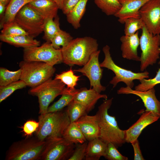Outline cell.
<instances>
[{
	"mask_svg": "<svg viewBox=\"0 0 160 160\" xmlns=\"http://www.w3.org/2000/svg\"><path fill=\"white\" fill-rule=\"evenodd\" d=\"M88 0H80L73 8L66 15L68 22L77 29L80 27V21L85 13Z\"/></svg>",
	"mask_w": 160,
	"mask_h": 160,
	"instance_id": "cell-24",
	"label": "cell"
},
{
	"mask_svg": "<svg viewBox=\"0 0 160 160\" xmlns=\"http://www.w3.org/2000/svg\"><path fill=\"white\" fill-rule=\"evenodd\" d=\"M28 35L9 36L0 35V39L2 41L17 47L24 49L39 46L40 41Z\"/></svg>",
	"mask_w": 160,
	"mask_h": 160,
	"instance_id": "cell-22",
	"label": "cell"
},
{
	"mask_svg": "<svg viewBox=\"0 0 160 160\" xmlns=\"http://www.w3.org/2000/svg\"><path fill=\"white\" fill-rule=\"evenodd\" d=\"M39 122V126L35 132L36 136L41 141L62 137L65 130L71 123L66 110L40 114Z\"/></svg>",
	"mask_w": 160,
	"mask_h": 160,
	"instance_id": "cell-3",
	"label": "cell"
},
{
	"mask_svg": "<svg viewBox=\"0 0 160 160\" xmlns=\"http://www.w3.org/2000/svg\"><path fill=\"white\" fill-rule=\"evenodd\" d=\"M159 63L160 65V61ZM139 81L140 83L135 87V90L144 91L154 87L156 85L160 84V67L153 78L149 79H143Z\"/></svg>",
	"mask_w": 160,
	"mask_h": 160,
	"instance_id": "cell-36",
	"label": "cell"
},
{
	"mask_svg": "<svg viewBox=\"0 0 160 160\" xmlns=\"http://www.w3.org/2000/svg\"><path fill=\"white\" fill-rule=\"evenodd\" d=\"M22 73L20 79L31 88L41 84L53 76L55 69L44 62L22 61L19 63Z\"/></svg>",
	"mask_w": 160,
	"mask_h": 160,
	"instance_id": "cell-5",
	"label": "cell"
},
{
	"mask_svg": "<svg viewBox=\"0 0 160 160\" xmlns=\"http://www.w3.org/2000/svg\"><path fill=\"white\" fill-rule=\"evenodd\" d=\"M113 98L105 99L98 107L97 115L100 128L99 138L105 143H111L118 148L125 142V130L119 128L115 116L108 112Z\"/></svg>",
	"mask_w": 160,
	"mask_h": 160,
	"instance_id": "cell-2",
	"label": "cell"
},
{
	"mask_svg": "<svg viewBox=\"0 0 160 160\" xmlns=\"http://www.w3.org/2000/svg\"><path fill=\"white\" fill-rule=\"evenodd\" d=\"M78 89L66 87L61 97L56 102L48 107L46 113L59 111L68 106L73 101Z\"/></svg>",
	"mask_w": 160,
	"mask_h": 160,
	"instance_id": "cell-25",
	"label": "cell"
},
{
	"mask_svg": "<svg viewBox=\"0 0 160 160\" xmlns=\"http://www.w3.org/2000/svg\"><path fill=\"white\" fill-rule=\"evenodd\" d=\"M39 126V121L29 120L27 121L23 127V131L25 135L29 137L36 132Z\"/></svg>",
	"mask_w": 160,
	"mask_h": 160,
	"instance_id": "cell-39",
	"label": "cell"
},
{
	"mask_svg": "<svg viewBox=\"0 0 160 160\" xmlns=\"http://www.w3.org/2000/svg\"><path fill=\"white\" fill-rule=\"evenodd\" d=\"M46 142V140H40L36 137L14 142L7 151L5 160H40Z\"/></svg>",
	"mask_w": 160,
	"mask_h": 160,
	"instance_id": "cell-4",
	"label": "cell"
},
{
	"mask_svg": "<svg viewBox=\"0 0 160 160\" xmlns=\"http://www.w3.org/2000/svg\"><path fill=\"white\" fill-rule=\"evenodd\" d=\"M127 86L122 87L117 90L118 94H133L140 97L146 108L145 111H150L160 118V101L155 95L154 87L144 91L133 90Z\"/></svg>",
	"mask_w": 160,
	"mask_h": 160,
	"instance_id": "cell-14",
	"label": "cell"
},
{
	"mask_svg": "<svg viewBox=\"0 0 160 160\" xmlns=\"http://www.w3.org/2000/svg\"><path fill=\"white\" fill-rule=\"evenodd\" d=\"M94 1L97 6L108 16L114 15L121 7L118 0H94Z\"/></svg>",
	"mask_w": 160,
	"mask_h": 160,
	"instance_id": "cell-28",
	"label": "cell"
},
{
	"mask_svg": "<svg viewBox=\"0 0 160 160\" xmlns=\"http://www.w3.org/2000/svg\"><path fill=\"white\" fill-rule=\"evenodd\" d=\"M65 86L60 80L51 78L30 89L29 94L38 98L40 114L47 113L50 104L56 97L64 92L66 88Z\"/></svg>",
	"mask_w": 160,
	"mask_h": 160,
	"instance_id": "cell-7",
	"label": "cell"
},
{
	"mask_svg": "<svg viewBox=\"0 0 160 160\" xmlns=\"http://www.w3.org/2000/svg\"><path fill=\"white\" fill-rule=\"evenodd\" d=\"M73 39L69 33L61 30L54 36L51 43L55 49H60L61 47L63 48L67 46Z\"/></svg>",
	"mask_w": 160,
	"mask_h": 160,
	"instance_id": "cell-35",
	"label": "cell"
},
{
	"mask_svg": "<svg viewBox=\"0 0 160 160\" xmlns=\"http://www.w3.org/2000/svg\"><path fill=\"white\" fill-rule=\"evenodd\" d=\"M87 141L82 143L75 144L72 154L68 160L85 159L88 142Z\"/></svg>",
	"mask_w": 160,
	"mask_h": 160,
	"instance_id": "cell-38",
	"label": "cell"
},
{
	"mask_svg": "<svg viewBox=\"0 0 160 160\" xmlns=\"http://www.w3.org/2000/svg\"><path fill=\"white\" fill-rule=\"evenodd\" d=\"M140 17L148 31L160 34V0H150L140 10Z\"/></svg>",
	"mask_w": 160,
	"mask_h": 160,
	"instance_id": "cell-13",
	"label": "cell"
},
{
	"mask_svg": "<svg viewBox=\"0 0 160 160\" xmlns=\"http://www.w3.org/2000/svg\"><path fill=\"white\" fill-rule=\"evenodd\" d=\"M76 122L87 141L99 138L100 131L97 116L84 115Z\"/></svg>",
	"mask_w": 160,
	"mask_h": 160,
	"instance_id": "cell-16",
	"label": "cell"
},
{
	"mask_svg": "<svg viewBox=\"0 0 160 160\" xmlns=\"http://www.w3.org/2000/svg\"><path fill=\"white\" fill-rule=\"evenodd\" d=\"M63 0H35L28 4L45 19L54 18L59 9H61Z\"/></svg>",
	"mask_w": 160,
	"mask_h": 160,
	"instance_id": "cell-17",
	"label": "cell"
},
{
	"mask_svg": "<svg viewBox=\"0 0 160 160\" xmlns=\"http://www.w3.org/2000/svg\"><path fill=\"white\" fill-rule=\"evenodd\" d=\"M45 19L28 4L16 15L15 20L31 36L34 38L43 31Z\"/></svg>",
	"mask_w": 160,
	"mask_h": 160,
	"instance_id": "cell-10",
	"label": "cell"
},
{
	"mask_svg": "<svg viewBox=\"0 0 160 160\" xmlns=\"http://www.w3.org/2000/svg\"><path fill=\"white\" fill-rule=\"evenodd\" d=\"M61 30L58 16L54 18L45 19L43 31L44 33V39L46 41L51 42L54 36Z\"/></svg>",
	"mask_w": 160,
	"mask_h": 160,
	"instance_id": "cell-27",
	"label": "cell"
},
{
	"mask_svg": "<svg viewBox=\"0 0 160 160\" xmlns=\"http://www.w3.org/2000/svg\"><path fill=\"white\" fill-rule=\"evenodd\" d=\"M80 0H63L61 10L63 13L66 15L78 3Z\"/></svg>",
	"mask_w": 160,
	"mask_h": 160,
	"instance_id": "cell-40",
	"label": "cell"
},
{
	"mask_svg": "<svg viewBox=\"0 0 160 160\" xmlns=\"http://www.w3.org/2000/svg\"><path fill=\"white\" fill-rule=\"evenodd\" d=\"M110 49V48L108 45L103 47V51L105 58L100 65L102 68H107L114 73L115 76L110 82V83L113 85V88L116 87L119 83L122 82L127 86L132 88L134 86V80H140L149 77V73L146 71L141 73H135L116 65L111 56Z\"/></svg>",
	"mask_w": 160,
	"mask_h": 160,
	"instance_id": "cell-6",
	"label": "cell"
},
{
	"mask_svg": "<svg viewBox=\"0 0 160 160\" xmlns=\"http://www.w3.org/2000/svg\"><path fill=\"white\" fill-rule=\"evenodd\" d=\"M98 46L97 40L90 37L73 39L67 46L60 49L63 63L70 66H84L98 50Z\"/></svg>",
	"mask_w": 160,
	"mask_h": 160,
	"instance_id": "cell-1",
	"label": "cell"
},
{
	"mask_svg": "<svg viewBox=\"0 0 160 160\" xmlns=\"http://www.w3.org/2000/svg\"><path fill=\"white\" fill-rule=\"evenodd\" d=\"M140 38L141 53L140 70L143 71L149 66L155 64L160 58V35L150 33L144 25Z\"/></svg>",
	"mask_w": 160,
	"mask_h": 160,
	"instance_id": "cell-8",
	"label": "cell"
},
{
	"mask_svg": "<svg viewBox=\"0 0 160 160\" xmlns=\"http://www.w3.org/2000/svg\"><path fill=\"white\" fill-rule=\"evenodd\" d=\"M23 58L25 61L43 62L53 66L63 63L61 49H55L47 41L41 46L24 49Z\"/></svg>",
	"mask_w": 160,
	"mask_h": 160,
	"instance_id": "cell-9",
	"label": "cell"
},
{
	"mask_svg": "<svg viewBox=\"0 0 160 160\" xmlns=\"http://www.w3.org/2000/svg\"><path fill=\"white\" fill-rule=\"evenodd\" d=\"M27 86L26 83L20 79L7 85L0 87V103L9 97L15 91Z\"/></svg>",
	"mask_w": 160,
	"mask_h": 160,
	"instance_id": "cell-32",
	"label": "cell"
},
{
	"mask_svg": "<svg viewBox=\"0 0 160 160\" xmlns=\"http://www.w3.org/2000/svg\"><path fill=\"white\" fill-rule=\"evenodd\" d=\"M80 76H76L74 74V71L72 69L63 71L60 74L56 75L55 79L60 80L67 87L71 89H74L79 80Z\"/></svg>",
	"mask_w": 160,
	"mask_h": 160,
	"instance_id": "cell-34",
	"label": "cell"
},
{
	"mask_svg": "<svg viewBox=\"0 0 160 160\" xmlns=\"http://www.w3.org/2000/svg\"><path fill=\"white\" fill-rule=\"evenodd\" d=\"M101 98L107 99L108 97L106 95L101 94L92 88L87 89L83 87L78 89L73 100L83 105L88 113L94 108L97 101Z\"/></svg>",
	"mask_w": 160,
	"mask_h": 160,
	"instance_id": "cell-20",
	"label": "cell"
},
{
	"mask_svg": "<svg viewBox=\"0 0 160 160\" xmlns=\"http://www.w3.org/2000/svg\"><path fill=\"white\" fill-rule=\"evenodd\" d=\"M100 50L94 52L91 56L87 62L81 68L73 70L74 72L81 73L89 79L90 88L100 93L106 89V87L100 83L103 69L100 65L99 57Z\"/></svg>",
	"mask_w": 160,
	"mask_h": 160,
	"instance_id": "cell-12",
	"label": "cell"
},
{
	"mask_svg": "<svg viewBox=\"0 0 160 160\" xmlns=\"http://www.w3.org/2000/svg\"><path fill=\"white\" fill-rule=\"evenodd\" d=\"M34 0H10L7 7L3 17L0 20V29L4 24L14 20L19 10L24 6Z\"/></svg>",
	"mask_w": 160,
	"mask_h": 160,
	"instance_id": "cell-23",
	"label": "cell"
},
{
	"mask_svg": "<svg viewBox=\"0 0 160 160\" xmlns=\"http://www.w3.org/2000/svg\"><path fill=\"white\" fill-rule=\"evenodd\" d=\"M159 118L152 112L145 111L136 122L125 130L126 142L131 143L137 139L144 128Z\"/></svg>",
	"mask_w": 160,
	"mask_h": 160,
	"instance_id": "cell-15",
	"label": "cell"
},
{
	"mask_svg": "<svg viewBox=\"0 0 160 160\" xmlns=\"http://www.w3.org/2000/svg\"><path fill=\"white\" fill-rule=\"evenodd\" d=\"M124 33L126 36H131L135 34L138 30L142 29L144 24L141 18L130 17L125 19Z\"/></svg>",
	"mask_w": 160,
	"mask_h": 160,
	"instance_id": "cell-31",
	"label": "cell"
},
{
	"mask_svg": "<svg viewBox=\"0 0 160 160\" xmlns=\"http://www.w3.org/2000/svg\"><path fill=\"white\" fill-rule=\"evenodd\" d=\"M22 73L21 69L15 71H10L7 68H0V87L7 85L20 79Z\"/></svg>",
	"mask_w": 160,
	"mask_h": 160,
	"instance_id": "cell-30",
	"label": "cell"
},
{
	"mask_svg": "<svg viewBox=\"0 0 160 160\" xmlns=\"http://www.w3.org/2000/svg\"><path fill=\"white\" fill-rule=\"evenodd\" d=\"M46 141L40 160H68L75 146V144L67 140L63 137L49 138Z\"/></svg>",
	"mask_w": 160,
	"mask_h": 160,
	"instance_id": "cell-11",
	"label": "cell"
},
{
	"mask_svg": "<svg viewBox=\"0 0 160 160\" xmlns=\"http://www.w3.org/2000/svg\"><path fill=\"white\" fill-rule=\"evenodd\" d=\"M1 29V34L5 36H13L28 35L15 20L4 24Z\"/></svg>",
	"mask_w": 160,
	"mask_h": 160,
	"instance_id": "cell-33",
	"label": "cell"
},
{
	"mask_svg": "<svg viewBox=\"0 0 160 160\" xmlns=\"http://www.w3.org/2000/svg\"><path fill=\"white\" fill-rule=\"evenodd\" d=\"M10 0H0V3H1L7 6Z\"/></svg>",
	"mask_w": 160,
	"mask_h": 160,
	"instance_id": "cell-43",
	"label": "cell"
},
{
	"mask_svg": "<svg viewBox=\"0 0 160 160\" xmlns=\"http://www.w3.org/2000/svg\"><path fill=\"white\" fill-rule=\"evenodd\" d=\"M63 137L75 144L82 143L87 141L76 122L70 123L65 130Z\"/></svg>",
	"mask_w": 160,
	"mask_h": 160,
	"instance_id": "cell-26",
	"label": "cell"
},
{
	"mask_svg": "<svg viewBox=\"0 0 160 160\" xmlns=\"http://www.w3.org/2000/svg\"><path fill=\"white\" fill-rule=\"evenodd\" d=\"M117 148L113 144L111 143H108L104 157L108 160H128V158L119 152Z\"/></svg>",
	"mask_w": 160,
	"mask_h": 160,
	"instance_id": "cell-37",
	"label": "cell"
},
{
	"mask_svg": "<svg viewBox=\"0 0 160 160\" xmlns=\"http://www.w3.org/2000/svg\"><path fill=\"white\" fill-rule=\"evenodd\" d=\"M7 6L4 4L0 3V17L1 20L3 17L7 8Z\"/></svg>",
	"mask_w": 160,
	"mask_h": 160,
	"instance_id": "cell-42",
	"label": "cell"
},
{
	"mask_svg": "<svg viewBox=\"0 0 160 160\" xmlns=\"http://www.w3.org/2000/svg\"><path fill=\"white\" fill-rule=\"evenodd\" d=\"M149 0H118L121 7L114 16L118 18V21L122 24H124V20L129 18H140V8Z\"/></svg>",
	"mask_w": 160,
	"mask_h": 160,
	"instance_id": "cell-18",
	"label": "cell"
},
{
	"mask_svg": "<svg viewBox=\"0 0 160 160\" xmlns=\"http://www.w3.org/2000/svg\"><path fill=\"white\" fill-rule=\"evenodd\" d=\"M108 143L100 138L88 141L85 159L98 160L101 156H104Z\"/></svg>",
	"mask_w": 160,
	"mask_h": 160,
	"instance_id": "cell-21",
	"label": "cell"
},
{
	"mask_svg": "<svg viewBox=\"0 0 160 160\" xmlns=\"http://www.w3.org/2000/svg\"><path fill=\"white\" fill-rule=\"evenodd\" d=\"M66 110L71 122H76L87 113L86 108L83 105L74 100L68 106Z\"/></svg>",
	"mask_w": 160,
	"mask_h": 160,
	"instance_id": "cell-29",
	"label": "cell"
},
{
	"mask_svg": "<svg viewBox=\"0 0 160 160\" xmlns=\"http://www.w3.org/2000/svg\"><path fill=\"white\" fill-rule=\"evenodd\" d=\"M131 143L133 147L134 151V160H145L142 155L138 140L134 141Z\"/></svg>",
	"mask_w": 160,
	"mask_h": 160,
	"instance_id": "cell-41",
	"label": "cell"
},
{
	"mask_svg": "<svg viewBox=\"0 0 160 160\" xmlns=\"http://www.w3.org/2000/svg\"><path fill=\"white\" fill-rule=\"evenodd\" d=\"M138 34V31L133 35H124L120 37V39L121 42V50L124 58L140 61V57L139 56L137 53V49L140 43Z\"/></svg>",
	"mask_w": 160,
	"mask_h": 160,
	"instance_id": "cell-19",
	"label": "cell"
}]
</instances>
